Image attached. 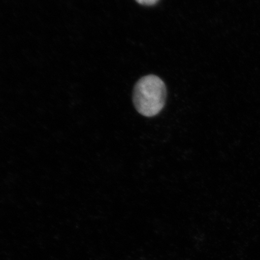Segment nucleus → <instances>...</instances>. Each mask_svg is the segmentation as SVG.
Masks as SVG:
<instances>
[{
  "mask_svg": "<svg viewBox=\"0 0 260 260\" xmlns=\"http://www.w3.org/2000/svg\"><path fill=\"white\" fill-rule=\"evenodd\" d=\"M139 4L144 6H153L157 3L159 0H136Z\"/></svg>",
  "mask_w": 260,
  "mask_h": 260,
  "instance_id": "nucleus-2",
  "label": "nucleus"
},
{
  "mask_svg": "<svg viewBox=\"0 0 260 260\" xmlns=\"http://www.w3.org/2000/svg\"><path fill=\"white\" fill-rule=\"evenodd\" d=\"M167 91L165 84L154 75L142 77L133 91V103L137 111L146 117L160 113L165 105Z\"/></svg>",
  "mask_w": 260,
  "mask_h": 260,
  "instance_id": "nucleus-1",
  "label": "nucleus"
}]
</instances>
